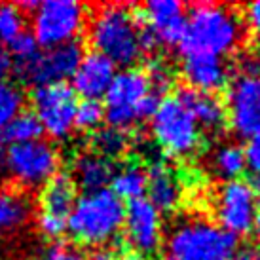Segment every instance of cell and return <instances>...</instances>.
Instances as JSON below:
<instances>
[{
  "label": "cell",
  "instance_id": "4316f807",
  "mask_svg": "<svg viewBox=\"0 0 260 260\" xmlns=\"http://www.w3.org/2000/svg\"><path fill=\"white\" fill-rule=\"evenodd\" d=\"M105 120V105L99 99H84L76 105L74 127L82 131H95Z\"/></svg>",
  "mask_w": 260,
  "mask_h": 260
},
{
  "label": "cell",
  "instance_id": "7a4b0ae2",
  "mask_svg": "<svg viewBox=\"0 0 260 260\" xmlns=\"http://www.w3.org/2000/svg\"><path fill=\"white\" fill-rule=\"evenodd\" d=\"M125 205L118 196L105 188L86 192L74 203L67 217V232L82 245L109 247L120 239L123 228Z\"/></svg>",
  "mask_w": 260,
  "mask_h": 260
},
{
  "label": "cell",
  "instance_id": "30bf717a",
  "mask_svg": "<svg viewBox=\"0 0 260 260\" xmlns=\"http://www.w3.org/2000/svg\"><path fill=\"white\" fill-rule=\"evenodd\" d=\"M150 93L145 71L123 69L116 73L109 91L105 93V120L118 129H127L137 122L135 109L143 97Z\"/></svg>",
  "mask_w": 260,
  "mask_h": 260
},
{
  "label": "cell",
  "instance_id": "7402d4cb",
  "mask_svg": "<svg viewBox=\"0 0 260 260\" xmlns=\"http://www.w3.org/2000/svg\"><path fill=\"white\" fill-rule=\"evenodd\" d=\"M110 184H112V192L122 202L123 200L133 202L146 194L148 179H146V171L141 166H125L120 171H116Z\"/></svg>",
  "mask_w": 260,
  "mask_h": 260
},
{
  "label": "cell",
  "instance_id": "74e56055",
  "mask_svg": "<svg viewBox=\"0 0 260 260\" xmlns=\"http://www.w3.org/2000/svg\"><path fill=\"white\" fill-rule=\"evenodd\" d=\"M116 260H148V258L143 256V254L133 253V254H123V256H120V258H116Z\"/></svg>",
  "mask_w": 260,
  "mask_h": 260
},
{
  "label": "cell",
  "instance_id": "f35d334b",
  "mask_svg": "<svg viewBox=\"0 0 260 260\" xmlns=\"http://www.w3.org/2000/svg\"><path fill=\"white\" fill-rule=\"evenodd\" d=\"M71 260H93V258H91V256H86V254L73 253V254H71Z\"/></svg>",
  "mask_w": 260,
  "mask_h": 260
},
{
  "label": "cell",
  "instance_id": "d6a6232c",
  "mask_svg": "<svg viewBox=\"0 0 260 260\" xmlns=\"http://www.w3.org/2000/svg\"><path fill=\"white\" fill-rule=\"evenodd\" d=\"M245 21L260 37V0L251 2V4L245 8Z\"/></svg>",
  "mask_w": 260,
  "mask_h": 260
},
{
  "label": "cell",
  "instance_id": "8fae6325",
  "mask_svg": "<svg viewBox=\"0 0 260 260\" xmlns=\"http://www.w3.org/2000/svg\"><path fill=\"white\" fill-rule=\"evenodd\" d=\"M256 198L245 181H226L218 188L217 202H215V215L218 226L222 230L234 234L236 238L249 234L253 230V222L256 217Z\"/></svg>",
  "mask_w": 260,
  "mask_h": 260
},
{
  "label": "cell",
  "instance_id": "d4e9b609",
  "mask_svg": "<svg viewBox=\"0 0 260 260\" xmlns=\"http://www.w3.org/2000/svg\"><path fill=\"white\" fill-rule=\"evenodd\" d=\"M129 146V137L123 129L107 125V127H99L93 131L91 135V152L99 154L107 159L120 158L123 152Z\"/></svg>",
  "mask_w": 260,
  "mask_h": 260
},
{
  "label": "cell",
  "instance_id": "cb8c5ba5",
  "mask_svg": "<svg viewBox=\"0 0 260 260\" xmlns=\"http://www.w3.org/2000/svg\"><path fill=\"white\" fill-rule=\"evenodd\" d=\"M42 123L35 112H19L12 122L2 129V141L10 145L32 143L42 137Z\"/></svg>",
  "mask_w": 260,
  "mask_h": 260
},
{
  "label": "cell",
  "instance_id": "60d3db41",
  "mask_svg": "<svg viewBox=\"0 0 260 260\" xmlns=\"http://www.w3.org/2000/svg\"><path fill=\"white\" fill-rule=\"evenodd\" d=\"M226 260H230V258H226Z\"/></svg>",
  "mask_w": 260,
  "mask_h": 260
},
{
  "label": "cell",
  "instance_id": "2e32d148",
  "mask_svg": "<svg viewBox=\"0 0 260 260\" xmlns=\"http://www.w3.org/2000/svg\"><path fill=\"white\" fill-rule=\"evenodd\" d=\"M175 99L190 112V116L200 125V129H207L211 133H218L224 129L228 122L226 107L215 93H203L194 87H179Z\"/></svg>",
  "mask_w": 260,
  "mask_h": 260
},
{
  "label": "cell",
  "instance_id": "7c38bea8",
  "mask_svg": "<svg viewBox=\"0 0 260 260\" xmlns=\"http://www.w3.org/2000/svg\"><path fill=\"white\" fill-rule=\"evenodd\" d=\"M226 116L239 137L249 139L260 131V76L239 74L228 87Z\"/></svg>",
  "mask_w": 260,
  "mask_h": 260
},
{
  "label": "cell",
  "instance_id": "484cf974",
  "mask_svg": "<svg viewBox=\"0 0 260 260\" xmlns=\"http://www.w3.org/2000/svg\"><path fill=\"white\" fill-rule=\"evenodd\" d=\"M23 105H25V95L19 89V86H15L8 80L0 82V131L19 112H23Z\"/></svg>",
  "mask_w": 260,
  "mask_h": 260
},
{
  "label": "cell",
  "instance_id": "5bb4252c",
  "mask_svg": "<svg viewBox=\"0 0 260 260\" xmlns=\"http://www.w3.org/2000/svg\"><path fill=\"white\" fill-rule=\"evenodd\" d=\"M146 25L156 35L158 42L169 48H179L186 35L184 6L177 0H148L143 8Z\"/></svg>",
  "mask_w": 260,
  "mask_h": 260
},
{
  "label": "cell",
  "instance_id": "52a82bcc",
  "mask_svg": "<svg viewBox=\"0 0 260 260\" xmlns=\"http://www.w3.org/2000/svg\"><path fill=\"white\" fill-rule=\"evenodd\" d=\"M6 171L17 184L38 188L46 184L59 167V152L48 141H32L23 145H10L4 152Z\"/></svg>",
  "mask_w": 260,
  "mask_h": 260
},
{
  "label": "cell",
  "instance_id": "277c9868",
  "mask_svg": "<svg viewBox=\"0 0 260 260\" xmlns=\"http://www.w3.org/2000/svg\"><path fill=\"white\" fill-rule=\"evenodd\" d=\"M238 251V238L207 220H182L167 238L169 260H226Z\"/></svg>",
  "mask_w": 260,
  "mask_h": 260
},
{
  "label": "cell",
  "instance_id": "8d00e7d4",
  "mask_svg": "<svg viewBox=\"0 0 260 260\" xmlns=\"http://www.w3.org/2000/svg\"><path fill=\"white\" fill-rule=\"evenodd\" d=\"M253 230H254V236H256V241L260 243V209L256 211V217H254V222H253Z\"/></svg>",
  "mask_w": 260,
  "mask_h": 260
},
{
  "label": "cell",
  "instance_id": "1f68e13d",
  "mask_svg": "<svg viewBox=\"0 0 260 260\" xmlns=\"http://www.w3.org/2000/svg\"><path fill=\"white\" fill-rule=\"evenodd\" d=\"M243 152H245L247 169L251 171V179H258L260 181V131L254 133L253 137L247 139Z\"/></svg>",
  "mask_w": 260,
  "mask_h": 260
},
{
  "label": "cell",
  "instance_id": "ab89813d",
  "mask_svg": "<svg viewBox=\"0 0 260 260\" xmlns=\"http://www.w3.org/2000/svg\"><path fill=\"white\" fill-rule=\"evenodd\" d=\"M4 158V143H2V139H0V159Z\"/></svg>",
  "mask_w": 260,
  "mask_h": 260
},
{
  "label": "cell",
  "instance_id": "3957f363",
  "mask_svg": "<svg viewBox=\"0 0 260 260\" xmlns=\"http://www.w3.org/2000/svg\"><path fill=\"white\" fill-rule=\"evenodd\" d=\"M89 42L93 51L109 57L114 65L131 67L143 55L129 6L110 4L99 8L89 23Z\"/></svg>",
  "mask_w": 260,
  "mask_h": 260
},
{
  "label": "cell",
  "instance_id": "44dd1931",
  "mask_svg": "<svg viewBox=\"0 0 260 260\" xmlns=\"http://www.w3.org/2000/svg\"><path fill=\"white\" fill-rule=\"evenodd\" d=\"M32 203L19 190L0 186V236L14 234L29 222Z\"/></svg>",
  "mask_w": 260,
  "mask_h": 260
},
{
  "label": "cell",
  "instance_id": "9a60e30c",
  "mask_svg": "<svg viewBox=\"0 0 260 260\" xmlns=\"http://www.w3.org/2000/svg\"><path fill=\"white\" fill-rule=\"evenodd\" d=\"M116 76V65L97 51L86 53L73 74V89L84 99H99L109 91Z\"/></svg>",
  "mask_w": 260,
  "mask_h": 260
},
{
  "label": "cell",
  "instance_id": "f1b7e54d",
  "mask_svg": "<svg viewBox=\"0 0 260 260\" xmlns=\"http://www.w3.org/2000/svg\"><path fill=\"white\" fill-rule=\"evenodd\" d=\"M145 76L148 80L150 91L156 95H161L169 91V87L173 86V73L164 61H150L145 71Z\"/></svg>",
  "mask_w": 260,
  "mask_h": 260
},
{
  "label": "cell",
  "instance_id": "ffe728a7",
  "mask_svg": "<svg viewBox=\"0 0 260 260\" xmlns=\"http://www.w3.org/2000/svg\"><path fill=\"white\" fill-rule=\"evenodd\" d=\"M76 184L69 173H55L44 184L40 205L42 213L67 218L76 203Z\"/></svg>",
  "mask_w": 260,
  "mask_h": 260
},
{
  "label": "cell",
  "instance_id": "ac0fdd59",
  "mask_svg": "<svg viewBox=\"0 0 260 260\" xmlns=\"http://www.w3.org/2000/svg\"><path fill=\"white\" fill-rule=\"evenodd\" d=\"M146 192H148V202L158 211H173L181 203V184L175 177L171 167L166 166L164 161H156L148 167L146 171Z\"/></svg>",
  "mask_w": 260,
  "mask_h": 260
},
{
  "label": "cell",
  "instance_id": "6da1fadb",
  "mask_svg": "<svg viewBox=\"0 0 260 260\" xmlns=\"http://www.w3.org/2000/svg\"><path fill=\"white\" fill-rule=\"evenodd\" d=\"M243 30V23L232 8L211 2L194 4L186 17V35L179 46V51L182 57H222L241 46Z\"/></svg>",
  "mask_w": 260,
  "mask_h": 260
},
{
  "label": "cell",
  "instance_id": "b9f144b4",
  "mask_svg": "<svg viewBox=\"0 0 260 260\" xmlns=\"http://www.w3.org/2000/svg\"><path fill=\"white\" fill-rule=\"evenodd\" d=\"M166 260H169V258H166Z\"/></svg>",
  "mask_w": 260,
  "mask_h": 260
},
{
  "label": "cell",
  "instance_id": "4dcf8cb0",
  "mask_svg": "<svg viewBox=\"0 0 260 260\" xmlns=\"http://www.w3.org/2000/svg\"><path fill=\"white\" fill-rule=\"evenodd\" d=\"M38 228H40L44 238L59 239L67 232V218L48 215V213H40V217H38Z\"/></svg>",
  "mask_w": 260,
  "mask_h": 260
},
{
  "label": "cell",
  "instance_id": "83f0119b",
  "mask_svg": "<svg viewBox=\"0 0 260 260\" xmlns=\"http://www.w3.org/2000/svg\"><path fill=\"white\" fill-rule=\"evenodd\" d=\"M23 12L14 4H0V38L2 40H12L19 32H23Z\"/></svg>",
  "mask_w": 260,
  "mask_h": 260
},
{
  "label": "cell",
  "instance_id": "e0dca14e",
  "mask_svg": "<svg viewBox=\"0 0 260 260\" xmlns=\"http://www.w3.org/2000/svg\"><path fill=\"white\" fill-rule=\"evenodd\" d=\"M182 76L188 82V87H194L203 93H215L228 86L230 71L220 57L190 55V57H184Z\"/></svg>",
  "mask_w": 260,
  "mask_h": 260
},
{
  "label": "cell",
  "instance_id": "ba28073f",
  "mask_svg": "<svg viewBox=\"0 0 260 260\" xmlns=\"http://www.w3.org/2000/svg\"><path fill=\"white\" fill-rule=\"evenodd\" d=\"M82 57H84V50L80 42L74 40L55 48H48L46 51H38L29 61L14 63V73L19 80L35 87L61 84L73 78Z\"/></svg>",
  "mask_w": 260,
  "mask_h": 260
},
{
  "label": "cell",
  "instance_id": "d6986e66",
  "mask_svg": "<svg viewBox=\"0 0 260 260\" xmlns=\"http://www.w3.org/2000/svg\"><path fill=\"white\" fill-rule=\"evenodd\" d=\"M116 169L114 161L95 154V152H84L73 164V181L86 192H97L105 190L107 184L112 181Z\"/></svg>",
  "mask_w": 260,
  "mask_h": 260
},
{
  "label": "cell",
  "instance_id": "4fadbf2b",
  "mask_svg": "<svg viewBox=\"0 0 260 260\" xmlns=\"http://www.w3.org/2000/svg\"><path fill=\"white\" fill-rule=\"evenodd\" d=\"M123 230L127 243L137 254H154L161 245V215L146 198L133 200L125 205Z\"/></svg>",
  "mask_w": 260,
  "mask_h": 260
},
{
  "label": "cell",
  "instance_id": "836d02e7",
  "mask_svg": "<svg viewBox=\"0 0 260 260\" xmlns=\"http://www.w3.org/2000/svg\"><path fill=\"white\" fill-rule=\"evenodd\" d=\"M14 73V59L6 48L0 46V82L8 80V76Z\"/></svg>",
  "mask_w": 260,
  "mask_h": 260
},
{
  "label": "cell",
  "instance_id": "f546056e",
  "mask_svg": "<svg viewBox=\"0 0 260 260\" xmlns=\"http://www.w3.org/2000/svg\"><path fill=\"white\" fill-rule=\"evenodd\" d=\"M10 55L15 59L14 63H21V61H29L38 53V42L35 35L30 30H23L15 38L10 40Z\"/></svg>",
  "mask_w": 260,
  "mask_h": 260
},
{
  "label": "cell",
  "instance_id": "8992f818",
  "mask_svg": "<svg viewBox=\"0 0 260 260\" xmlns=\"http://www.w3.org/2000/svg\"><path fill=\"white\" fill-rule=\"evenodd\" d=\"M86 23V8L74 0L38 2L32 14V35L38 46L55 48L74 42Z\"/></svg>",
  "mask_w": 260,
  "mask_h": 260
},
{
  "label": "cell",
  "instance_id": "5b68a950",
  "mask_svg": "<svg viewBox=\"0 0 260 260\" xmlns=\"http://www.w3.org/2000/svg\"><path fill=\"white\" fill-rule=\"evenodd\" d=\"M150 133L161 150L177 158L190 156L202 141L200 125L175 97L159 101L156 114L150 118Z\"/></svg>",
  "mask_w": 260,
  "mask_h": 260
},
{
  "label": "cell",
  "instance_id": "e575fe53",
  "mask_svg": "<svg viewBox=\"0 0 260 260\" xmlns=\"http://www.w3.org/2000/svg\"><path fill=\"white\" fill-rule=\"evenodd\" d=\"M71 251L69 249H65V247H61V245H57V247H51V249H48L46 253L40 256V258H37V260H71Z\"/></svg>",
  "mask_w": 260,
  "mask_h": 260
},
{
  "label": "cell",
  "instance_id": "7bdbcfd3",
  "mask_svg": "<svg viewBox=\"0 0 260 260\" xmlns=\"http://www.w3.org/2000/svg\"><path fill=\"white\" fill-rule=\"evenodd\" d=\"M0 260H2V258H0Z\"/></svg>",
  "mask_w": 260,
  "mask_h": 260
},
{
  "label": "cell",
  "instance_id": "603a6c76",
  "mask_svg": "<svg viewBox=\"0 0 260 260\" xmlns=\"http://www.w3.org/2000/svg\"><path fill=\"white\" fill-rule=\"evenodd\" d=\"M213 169L224 181H236L247 169L243 146L236 145V143L218 146L213 156Z\"/></svg>",
  "mask_w": 260,
  "mask_h": 260
},
{
  "label": "cell",
  "instance_id": "9c48e42d",
  "mask_svg": "<svg viewBox=\"0 0 260 260\" xmlns=\"http://www.w3.org/2000/svg\"><path fill=\"white\" fill-rule=\"evenodd\" d=\"M30 101L42 129L51 139H67L71 135L78 101L74 89L67 82L35 87Z\"/></svg>",
  "mask_w": 260,
  "mask_h": 260
},
{
  "label": "cell",
  "instance_id": "d590c367",
  "mask_svg": "<svg viewBox=\"0 0 260 260\" xmlns=\"http://www.w3.org/2000/svg\"><path fill=\"white\" fill-rule=\"evenodd\" d=\"M230 260H260V253L253 247H245V249H239L232 254Z\"/></svg>",
  "mask_w": 260,
  "mask_h": 260
}]
</instances>
